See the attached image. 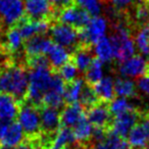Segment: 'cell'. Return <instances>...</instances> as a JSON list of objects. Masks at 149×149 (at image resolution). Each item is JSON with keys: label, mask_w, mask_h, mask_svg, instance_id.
I'll return each instance as SVG.
<instances>
[{"label": "cell", "mask_w": 149, "mask_h": 149, "mask_svg": "<svg viewBox=\"0 0 149 149\" xmlns=\"http://www.w3.org/2000/svg\"><path fill=\"white\" fill-rule=\"evenodd\" d=\"M79 100L81 105L85 109V111L87 109H89V108H91L92 106H94L95 104H97L99 101H101L99 99V97L97 96V94H96L94 88L86 83L83 87V90H82V93Z\"/></svg>", "instance_id": "obj_28"}, {"label": "cell", "mask_w": 149, "mask_h": 149, "mask_svg": "<svg viewBox=\"0 0 149 149\" xmlns=\"http://www.w3.org/2000/svg\"><path fill=\"white\" fill-rule=\"evenodd\" d=\"M72 132L74 135L76 143L81 146H87L92 144V132L93 126L87 120L86 116L72 128Z\"/></svg>", "instance_id": "obj_19"}, {"label": "cell", "mask_w": 149, "mask_h": 149, "mask_svg": "<svg viewBox=\"0 0 149 149\" xmlns=\"http://www.w3.org/2000/svg\"><path fill=\"white\" fill-rule=\"evenodd\" d=\"M64 102L65 101H64L63 94L58 93V92L53 91V90H48L43 97L42 105L58 109V108H61L65 105Z\"/></svg>", "instance_id": "obj_29"}, {"label": "cell", "mask_w": 149, "mask_h": 149, "mask_svg": "<svg viewBox=\"0 0 149 149\" xmlns=\"http://www.w3.org/2000/svg\"><path fill=\"white\" fill-rule=\"evenodd\" d=\"M53 43L51 39L44 35H36L24 42V52L26 57L46 54L50 45Z\"/></svg>", "instance_id": "obj_14"}, {"label": "cell", "mask_w": 149, "mask_h": 149, "mask_svg": "<svg viewBox=\"0 0 149 149\" xmlns=\"http://www.w3.org/2000/svg\"><path fill=\"white\" fill-rule=\"evenodd\" d=\"M25 15L32 21H47L53 23L55 13L49 0H26Z\"/></svg>", "instance_id": "obj_7"}, {"label": "cell", "mask_w": 149, "mask_h": 149, "mask_svg": "<svg viewBox=\"0 0 149 149\" xmlns=\"http://www.w3.org/2000/svg\"><path fill=\"white\" fill-rule=\"evenodd\" d=\"M114 92L118 97H134L137 94L136 85L133 81L124 78H118L114 82Z\"/></svg>", "instance_id": "obj_24"}, {"label": "cell", "mask_w": 149, "mask_h": 149, "mask_svg": "<svg viewBox=\"0 0 149 149\" xmlns=\"http://www.w3.org/2000/svg\"><path fill=\"white\" fill-rule=\"evenodd\" d=\"M102 79V61L95 57L90 66L85 72V83L94 86Z\"/></svg>", "instance_id": "obj_27"}, {"label": "cell", "mask_w": 149, "mask_h": 149, "mask_svg": "<svg viewBox=\"0 0 149 149\" xmlns=\"http://www.w3.org/2000/svg\"><path fill=\"white\" fill-rule=\"evenodd\" d=\"M146 149H149V145H148V146L146 147Z\"/></svg>", "instance_id": "obj_40"}, {"label": "cell", "mask_w": 149, "mask_h": 149, "mask_svg": "<svg viewBox=\"0 0 149 149\" xmlns=\"http://www.w3.org/2000/svg\"><path fill=\"white\" fill-rule=\"evenodd\" d=\"M138 88L146 95H149V76H143L138 81Z\"/></svg>", "instance_id": "obj_35"}, {"label": "cell", "mask_w": 149, "mask_h": 149, "mask_svg": "<svg viewBox=\"0 0 149 149\" xmlns=\"http://www.w3.org/2000/svg\"><path fill=\"white\" fill-rule=\"evenodd\" d=\"M143 1H145V2H147V3H149V0H143Z\"/></svg>", "instance_id": "obj_39"}, {"label": "cell", "mask_w": 149, "mask_h": 149, "mask_svg": "<svg viewBox=\"0 0 149 149\" xmlns=\"http://www.w3.org/2000/svg\"><path fill=\"white\" fill-rule=\"evenodd\" d=\"M24 42L25 40L19 33V29L15 26H13L8 28L5 33L4 40L0 41V45L13 57L22 48L24 49Z\"/></svg>", "instance_id": "obj_16"}, {"label": "cell", "mask_w": 149, "mask_h": 149, "mask_svg": "<svg viewBox=\"0 0 149 149\" xmlns=\"http://www.w3.org/2000/svg\"><path fill=\"white\" fill-rule=\"evenodd\" d=\"M84 85H85V82H84V80L81 79V78H77V79L74 80V81L65 84L63 97H64V101L66 102V104L79 102L80 96H81Z\"/></svg>", "instance_id": "obj_23"}, {"label": "cell", "mask_w": 149, "mask_h": 149, "mask_svg": "<svg viewBox=\"0 0 149 149\" xmlns=\"http://www.w3.org/2000/svg\"><path fill=\"white\" fill-rule=\"evenodd\" d=\"M114 10L118 13H127L128 8L134 4V0H110Z\"/></svg>", "instance_id": "obj_34"}, {"label": "cell", "mask_w": 149, "mask_h": 149, "mask_svg": "<svg viewBox=\"0 0 149 149\" xmlns=\"http://www.w3.org/2000/svg\"><path fill=\"white\" fill-rule=\"evenodd\" d=\"M0 149H9V148H7V147H5V146H3L1 143H0Z\"/></svg>", "instance_id": "obj_38"}, {"label": "cell", "mask_w": 149, "mask_h": 149, "mask_svg": "<svg viewBox=\"0 0 149 149\" xmlns=\"http://www.w3.org/2000/svg\"><path fill=\"white\" fill-rule=\"evenodd\" d=\"M78 68H76L74 63H72V60H68L66 63H64L62 66H60L57 70H54V72H57L61 79L64 81V83H70V82L74 81V80L77 79V74H78Z\"/></svg>", "instance_id": "obj_30"}, {"label": "cell", "mask_w": 149, "mask_h": 149, "mask_svg": "<svg viewBox=\"0 0 149 149\" xmlns=\"http://www.w3.org/2000/svg\"><path fill=\"white\" fill-rule=\"evenodd\" d=\"M13 149H33V147H32V145L30 144V142L27 139H24L23 142L17 145V146H15Z\"/></svg>", "instance_id": "obj_36"}, {"label": "cell", "mask_w": 149, "mask_h": 149, "mask_svg": "<svg viewBox=\"0 0 149 149\" xmlns=\"http://www.w3.org/2000/svg\"><path fill=\"white\" fill-rule=\"evenodd\" d=\"M145 76H149V60H148V66H147V72Z\"/></svg>", "instance_id": "obj_37"}, {"label": "cell", "mask_w": 149, "mask_h": 149, "mask_svg": "<svg viewBox=\"0 0 149 149\" xmlns=\"http://www.w3.org/2000/svg\"><path fill=\"white\" fill-rule=\"evenodd\" d=\"M95 149H132L127 139H123L116 135L111 130L107 132L102 140L95 142Z\"/></svg>", "instance_id": "obj_21"}, {"label": "cell", "mask_w": 149, "mask_h": 149, "mask_svg": "<svg viewBox=\"0 0 149 149\" xmlns=\"http://www.w3.org/2000/svg\"><path fill=\"white\" fill-rule=\"evenodd\" d=\"M132 107L133 106L123 97L114 98L112 101L109 102V110L113 116H118V114L131 109Z\"/></svg>", "instance_id": "obj_31"}, {"label": "cell", "mask_w": 149, "mask_h": 149, "mask_svg": "<svg viewBox=\"0 0 149 149\" xmlns=\"http://www.w3.org/2000/svg\"><path fill=\"white\" fill-rule=\"evenodd\" d=\"M74 1H76V4L80 5L84 9H86L90 15L98 17V15L100 13L101 8H100L98 0H74Z\"/></svg>", "instance_id": "obj_32"}, {"label": "cell", "mask_w": 149, "mask_h": 149, "mask_svg": "<svg viewBox=\"0 0 149 149\" xmlns=\"http://www.w3.org/2000/svg\"><path fill=\"white\" fill-rule=\"evenodd\" d=\"M49 1L51 3V6L54 10V13H55V19H56V15H57V13L59 11L76 4L74 0H49Z\"/></svg>", "instance_id": "obj_33"}, {"label": "cell", "mask_w": 149, "mask_h": 149, "mask_svg": "<svg viewBox=\"0 0 149 149\" xmlns=\"http://www.w3.org/2000/svg\"><path fill=\"white\" fill-rule=\"evenodd\" d=\"M25 139V132L19 122L13 120L7 130L0 138V143L7 148H15Z\"/></svg>", "instance_id": "obj_17"}, {"label": "cell", "mask_w": 149, "mask_h": 149, "mask_svg": "<svg viewBox=\"0 0 149 149\" xmlns=\"http://www.w3.org/2000/svg\"><path fill=\"white\" fill-rule=\"evenodd\" d=\"M29 74L24 63L13 60L9 63L0 66V94H8L17 102L26 99Z\"/></svg>", "instance_id": "obj_1"}, {"label": "cell", "mask_w": 149, "mask_h": 149, "mask_svg": "<svg viewBox=\"0 0 149 149\" xmlns=\"http://www.w3.org/2000/svg\"><path fill=\"white\" fill-rule=\"evenodd\" d=\"M86 118L95 128L111 130L114 116L109 110V102L101 100L91 108L86 110Z\"/></svg>", "instance_id": "obj_8"}, {"label": "cell", "mask_w": 149, "mask_h": 149, "mask_svg": "<svg viewBox=\"0 0 149 149\" xmlns=\"http://www.w3.org/2000/svg\"><path fill=\"white\" fill-rule=\"evenodd\" d=\"M19 113V102L8 94H0V120H13Z\"/></svg>", "instance_id": "obj_20"}, {"label": "cell", "mask_w": 149, "mask_h": 149, "mask_svg": "<svg viewBox=\"0 0 149 149\" xmlns=\"http://www.w3.org/2000/svg\"><path fill=\"white\" fill-rule=\"evenodd\" d=\"M136 30L135 44L141 54L146 56L149 60V25L142 26Z\"/></svg>", "instance_id": "obj_25"}, {"label": "cell", "mask_w": 149, "mask_h": 149, "mask_svg": "<svg viewBox=\"0 0 149 149\" xmlns=\"http://www.w3.org/2000/svg\"><path fill=\"white\" fill-rule=\"evenodd\" d=\"M51 24L47 21H32L24 15L15 26L19 29L24 40H27L36 35H45L46 32L49 31Z\"/></svg>", "instance_id": "obj_11"}, {"label": "cell", "mask_w": 149, "mask_h": 149, "mask_svg": "<svg viewBox=\"0 0 149 149\" xmlns=\"http://www.w3.org/2000/svg\"><path fill=\"white\" fill-rule=\"evenodd\" d=\"M100 100L105 102H110L116 98L114 92V83L110 77L102 78L97 84L92 86Z\"/></svg>", "instance_id": "obj_22"}, {"label": "cell", "mask_w": 149, "mask_h": 149, "mask_svg": "<svg viewBox=\"0 0 149 149\" xmlns=\"http://www.w3.org/2000/svg\"><path fill=\"white\" fill-rule=\"evenodd\" d=\"M145 149H146V148H145Z\"/></svg>", "instance_id": "obj_41"}, {"label": "cell", "mask_w": 149, "mask_h": 149, "mask_svg": "<svg viewBox=\"0 0 149 149\" xmlns=\"http://www.w3.org/2000/svg\"><path fill=\"white\" fill-rule=\"evenodd\" d=\"M50 35L54 43L64 48H77L80 44L79 31L60 22L54 21L50 26Z\"/></svg>", "instance_id": "obj_3"}, {"label": "cell", "mask_w": 149, "mask_h": 149, "mask_svg": "<svg viewBox=\"0 0 149 149\" xmlns=\"http://www.w3.org/2000/svg\"><path fill=\"white\" fill-rule=\"evenodd\" d=\"M85 116L86 111L80 102L65 104L60 111V126L72 129Z\"/></svg>", "instance_id": "obj_13"}, {"label": "cell", "mask_w": 149, "mask_h": 149, "mask_svg": "<svg viewBox=\"0 0 149 149\" xmlns=\"http://www.w3.org/2000/svg\"><path fill=\"white\" fill-rule=\"evenodd\" d=\"M132 149H145L149 145V111H142L137 124L128 135Z\"/></svg>", "instance_id": "obj_6"}, {"label": "cell", "mask_w": 149, "mask_h": 149, "mask_svg": "<svg viewBox=\"0 0 149 149\" xmlns=\"http://www.w3.org/2000/svg\"><path fill=\"white\" fill-rule=\"evenodd\" d=\"M96 57L99 58L102 62H108L114 57L113 48L110 43V40L104 36L95 44Z\"/></svg>", "instance_id": "obj_26"}, {"label": "cell", "mask_w": 149, "mask_h": 149, "mask_svg": "<svg viewBox=\"0 0 149 149\" xmlns=\"http://www.w3.org/2000/svg\"><path fill=\"white\" fill-rule=\"evenodd\" d=\"M148 60L141 55H134L133 57L120 62L118 70L123 76L138 78L146 74Z\"/></svg>", "instance_id": "obj_12"}, {"label": "cell", "mask_w": 149, "mask_h": 149, "mask_svg": "<svg viewBox=\"0 0 149 149\" xmlns=\"http://www.w3.org/2000/svg\"><path fill=\"white\" fill-rule=\"evenodd\" d=\"M90 19H91V15L86 9L78 4H74L59 11L56 15L55 21L70 26L79 31L84 29L89 24Z\"/></svg>", "instance_id": "obj_5"}, {"label": "cell", "mask_w": 149, "mask_h": 149, "mask_svg": "<svg viewBox=\"0 0 149 149\" xmlns=\"http://www.w3.org/2000/svg\"><path fill=\"white\" fill-rule=\"evenodd\" d=\"M17 122L23 128L26 137H32L40 133L39 108L26 100L19 103Z\"/></svg>", "instance_id": "obj_2"}, {"label": "cell", "mask_w": 149, "mask_h": 149, "mask_svg": "<svg viewBox=\"0 0 149 149\" xmlns=\"http://www.w3.org/2000/svg\"><path fill=\"white\" fill-rule=\"evenodd\" d=\"M40 113V132L47 135H57L60 130V112L55 108L41 105Z\"/></svg>", "instance_id": "obj_10"}, {"label": "cell", "mask_w": 149, "mask_h": 149, "mask_svg": "<svg viewBox=\"0 0 149 149\" xmlns=\"http://www.w3.org/2000/svg\"><path fill=\"white\" fill-rule=\"evenodd\" d=\"M45 55L49 59L53 70H57L60 66H62L70 59V53L66 50V48L62 47L54 42L50 45Z\"/></svg>", "instance_id": "obj_18"}, {"label": "cell", "mask_w": 149, "mask_h": 149, "mask_svg": "<svg viewBox=\"0 0 149 149\" xmlns=\"http://www.w3.org/2000/svg\"><path fill=\"white\" fill-rule=\"evenodd\" d=\"M92 47L79 45L70 53V60L80 72H85L96 57L92 52Z\"/></svg>", "instance_id": "obj_15"}, {"label": "cell", "mask_w": 149, "mask_h": 149, "mask_svg": "<svg viewBox=\"0 0 149 149\" xmlns=\"http://www.w3.org/2000/svg\"><path fill=\"white\" fill-rule=\"evenodd\" d=\"M106 21L103 17H94L90 19L89 24L84 29L79 30L80 44L79 45L92 47L101 38L104 37L106 32Z\"/></svg>", "instance_id": "obj_4"}, {"label": "cell", "mask_w": 149, "mask_h": 149, "mask_svg": "<svg viewBox=\"0 0 149 149\" xmlns=\"http://www.w3.org/2000/svg\"><path fill=\"white\" fill-rule=\"evenodd\" d=\"M142 113V110H139L135 107L114 116L112 122L111 131L116 135L123 139L128 138L129 133L133 129V127L137 124Z\"/></svg>", "instance_id": "obj_9"}]
</instances>
